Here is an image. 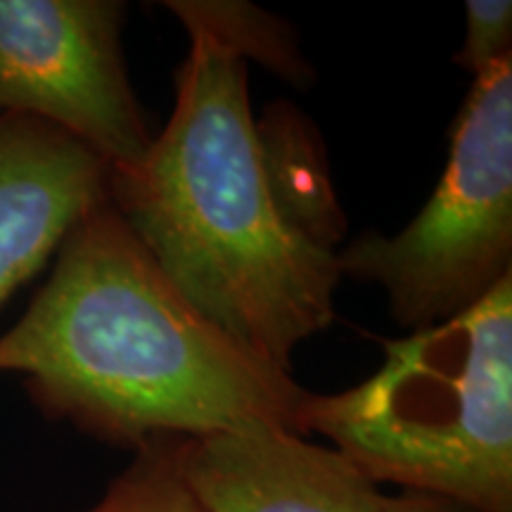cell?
Wrapping results in <instances>:
<instances>
[{
    "instance_id": "cell-3",
    "label": "cell",
    "mask_w": 512,
    "mask_h": 512,
    "mask_svg": "<svg viewBox=\"0 0 512 512\" xmlns=\"http://www.w3.org/2000/svg\"><path fill=\"white\" fill-rule=\"evenodd\" d=\"M373 482L512 512V275L472 309L384 347L373 377L304 418Z\"/></svg>"
},
{
    "instance_id": "cell-7",
    "label": "cell",
    "mask_w": 512,
    "mask_h": 512,
    "mask_svg": "<svg viewBox=\"0 0 512 512\" xmlns=\"http://www.w3.org/2000/svg\"><path fill=\"white\" fill-rule=\"evenodd\" d=\"M110 195L105 162L60 128L0 114V304Z\"/></svg>"
},
{
    "instance_id": "cell-12",
    "label": "cell",
    "mask_w": 512,
    "mask_h": 512,
    "mask_svg": "<svg viewBox=\"0 0 512 512\" xmlns=\"http://www.w3.org/2000/svg\"><path fill=\"white\" fill-rule=\"evenodd\" d=\"M375 512H479L475 508L451 501V498L422 494V491H401V494H384V501Z\"/></svg>"
},
{
    "instance_id": "cell-11",
    "label": "cell",
    "mask_w": 512,
    "mask_h": 512,
    "mask_svg": "<svg viewBox=\"0 0 512 512\" xmlns=\"http://www.w3.org/2000/svg\"><path fill=\"white\" fill-rule=\"evenodd\" d=\"M465 38L456 64L472 76L486 72L512 55V3L510 0H467Z\"/></svg>"
},
{
    "instance_id": "cell-1",
    "label": "cell",
    "mask_w": 512,
    "mask_h": 512,
    "mask_svg": "<svg viewBox=\"0 0 512 512\" xmlns=\"http://www.w3.org/2000/svg\"><path fill=\"white\" fill-rule=\"evenodd\" d=\"M55 256L48 283L0 335V373L22 377L46 418L133 451L254 427L306 437L313 392L204 318L110 195Z\"/></svg>"
},
{
    "instance_id": "cell-6",
    "label": "cell",
    "mask_w": 512,
    "mask_h": 512,
    "mask_svg": "<svg viewBox=\"0 0 512 512\" xmlns=\"http://www.w3.org/2000/svg\"><path fill=\"white\" fill-rule=\"evenodd\" d=\"M171 458L202 512H375L384 501L335 446L278 427L174 439Z\"/></svg>"
},
{
    "instance_id": "cell-4",
    "label": "cell",
    "mask_w": 512,
    "mask_h": 512,
    "mask_svg": "<svg viewBox=\"0 0 512 512\" xmlns=\"http://www.w3.org/2000/svg\"><path fill=\"white\" fill-rule=\"evenodd\" d=\"M339 271L387 292L408 332L477 306L512 275V55L472 83L437 190L401 233H363Z\"/></svg>"
},
{
    "instance_id": "cell-8",
    "label": "cell",
    "mask_w": 512,
    "mask_h": 512,
    "mask_svg": "<svg viewBox=\"0 0 512 512\" xmlns=\"http://www.w3.org/2000/svg\"><path fill=\"white\" fill-rule=\"evenodd\" d=\"M256 131L268 176L283 209L311 240L332 249L342 230V214L316 145H311L302 124H297L292 114L287 121L280 117L266 119L264 126L256 124Z\"/></svg>"
},
{
    "instance_id": "cell-9",
    "label": "cell",
    "mask_w": 512,
    "mask_h": 512,
    "mask_svg": "<svg viewBox=\"0 0 512 512\" xmlns=\"http://www.w3.org/2000/svg\"><path fill=\"white\" fill-rule=\"evenodd\" d=\"M181 24H195L219 36L242 60H256L299 86L313 81L311 67L299 53L290 24L249 3L226 0H169L164 3Z\"/></svg>"
},
{
    "instance_id": "cell-5",
    "label": "cell",
    "mask_w": 512,
    "mask_h": 512,
    "mask_svg": "<svg viewBox=\"0 0 512 512\" xmlns=\"http://www.w3.org/2000/svg\"><path fill=\"white\" fill-rule=\"evenodd\" d=\"M119 0H0V114L60 128L105 162L136 169L152 143L128 81Z\"/></svg>"
},
{
    "instance_id": "cell-2",
    "label": "cell",
    "mask_w": 512,
    "mask_h": 512,
    "mask_svg": "<svg viewBox=\"0 0 512 512\" xmlns=\"http://www.w3.org/2000/svg\"><path fill=\"white\" fill-rule=\"evenodd\" d=\"M190 50L162 136L110 200L166 278L235 344L292 375V354L335 320L337 254L280 204L249 107L247 62L183 24Z\"/></svg>"
},
{
    "instance_id": "cell-10",
    "label": "cell",
    "mask_w": 512,
    "mask_h": 512,
    "mask_svg": "<svg viewBox=\"0 0 512 512\" xmlns=\"http://www.w3.org/2000/svg\"><path fill=\"white\" fill-rule=\"evenodd\" d=\"M171 441L138 448L133 463L83 512H202L176 475Z\"/></svg>"
}]
</instances>
